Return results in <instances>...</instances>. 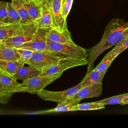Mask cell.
Wrapping results in <instances>:
<instances>
[{
    "instance_id": "obj_27",
    "label": "cell",
    "mask_w": 128,
    "mask_h": 128,
    "mask_svg": "<svg viewBox=\"0 0 128 128\" xmlns=\"http://www.w3.org/2000/svg\"><path fill=\"white\" fill-rule=\"evenodd\" d=\"M128 48V38L120 42L115 46L114 48L112 49L116 57L122 52Z\"/></svg>"
},
{
    "instance_id": "obj_3",
    "label": "cell",
    "mask_w": 128,
    "mask_h": 128,
    "mask_svg": "<svg viewBox=\"0 0 128 128\" xmlns=\"http://www.w3.org/2000/svg\"><path fill=\"white\" fill-rule=\"evenodd\" d=\"M87 64L86 58L63 56L56 64L44 68L40 76H56L62 74L66 70Z\"/></svg>"
},
{
    "instance_id": "obj_23",
    "label": "cell",
    "mask_w": 128,
    "mask_h": 128,
    "mask_svg": "<svg viewBox=\"0 0 128 128\" xmlns=\"http://www.w3.org/2000/svg\"><path fill=\"white\" fill-rule=\"evenodd\" d=\"M104 108L105 105L96 101L94 102L78 104L74 106L73 110L74 111L90 110L103 109Z\"/></svg>"
},
{
    "instance_id": "obj_22",
    "label": "cell",
    "mask_w": 128,
    "mask_h": 128,
    "mask_svg": "<svg viewBox=\"0 0 128 128\" xmlns=\"http://www.w3.org/2000/svg\"><path fill=\"white\" fill-rule=\"evenodd\" d=\"M116 58V56L112 50L106 54L102 61L95 68L100 72L106 74L112 63Z\"/></svg>"
},
{
    "instance_id": "obj_6",
    "label": "cell",
    "mask_w": 128,
    "mask_h": 128,
    "mask_svg": "<svg viewBox=\"0 0 128 128\" xmlns=\"http://www.w3.org/2000/svg\"><path fill=\"white\" fill-rule=\"evenodd\" d=\"M52 20V28L60 32L70 34L68 30L66 20L62 14V0H46Z\"/></svg>"
},
{
    "instance_id": "obj_24",
    "label": "cell",
    "mask_w": 128,
    "mask_h": 128,
    "mask_svg": "<svg viewBox=\"0 0 128 128\" xmlns=\"http://www.w3.org/2000/svg\"><path fill=\"white\" fill-rule=\"evenodd\" d=\"M2 22L6 24H20V18L16 10L11 2H8V14L7 18Z\"/></svg>"
},
{
    "instance_id": "obj_11",
    "label": "cell",
    "mask_w": 128,
    "mask_h": 128,
    "mask_svg": "<svg viewBox=\"0 0 128 128\" xmlns=\"http://www.w3.org/2000/svg\"><path fill=\"white\" fill-rule=\"evenodd\" d=\"M11 74L0 70V94H14V91L20 84Z\"/></svg>"
},
{
    "instance_id": "obj_4",
    "label": "cell",
    "mask_w": 128,
    "mask_h": 128,
    "mask_svg": "<svg viewBox=\"0 0 128 128\" xmlns=\"http://www.w3.org/2000/svg\"><path fill=\"white\" fill-rule=\"evenodd\" d=\"M47 46L52 52L61 56L70 57L86 58L87 50L82 48L76 44H65L53 42L48 38Z\"/></svg>"
},
{
    "instance_id": "obj_10",
    "label": "cell",
    "mask_w": 128,
    "mask_h": 128,
    "mask_svg": "<svg viewBox=\"0 0 128 128\" xmlns=\"http://www.w3.org/2000/svg\"><path fill=\"white\" fill-rule=\"evenodd\" d=\"M102 84H94L80 88L74 94L69 98V100H79L82 99L98 97L102 93Z\"/></svg>"
},
{
    "instance_id": "obj_16",
    "label": "cell",
    "mask_w": 128,
    "mask_h": 128,
    "mask_svg": "<svg viewBox=\"0 0 128 128\" xmlns=\"http://www.w3.org/2000/svg\"><path fill=\"white\" fill-rule=\"evenodd\" d=\"M80 102V101L79 100H67L66 101L60 104H58L57 106L54 108L47 110L36 112H32V114H46L54 112H62L74 111V106L79 104Z\"/></svg>"
},
{
    "instance_id": "obj_18",
    "label": "cell",
    "mask_w": 128,
    "mask_h": 128,
    "mask_svg": "<svg viewBox=\"0 0 128 128\" xmlns=\"http://www.w3.org/2000/svg\"><path fill=\"white\" fill-rule=\"evenodd\" d=\"M48 38L53 42L58 43L65 44H74L72 40L71 34H68L64 32H60L52 28L48 32Z\"/></svg>"
},
{
    "instance_id": "obj_32",
    "label": "cell",
    "mask_w": 128,
    "mask_h": 128,
    "mask_svg": "<svg viewBox=\"0 0 128 128\" xmlns=\"http://www.w3.org/2000/svg\"><path fill=\"white\" fill-rule=\"evenodd\" d=\"M35 0V1H38V2H41L43 0Z\"/></svg>"
},
{
    "instance_id": "obj_25",
    "label": "cell",
    "mask_w": 128,
    "mask_h": 128,
    "mask_svg": "<svg viewBox=\"0 0 128 128\" xmlns=\"http://www.w3.org/2000/svg\"><path fill=\"white\" fill-rule=\"evenodd\" d=\"M16 48L20 56V59L18 60V61L23 65L26 64L28 61L31 58L34 51L24 48Z\"/></svg>"
},
{
    "instance_id": "obj_26",
    "label": "cell",
    "mask_w": 128,
    "mask_h": 128,
    "mask_svg": "<svg viewBox=\"0 0 128 128\" xmlns=\"http://www.w3.org/2000/svg\"><path fill=\"white\" fill-rule=\"evenodd\" d=\"M127 94H121L118 96H113L112 97H110L108 98H106L102 100H98L97 102H100L104 105L108 104H121V102L124 98V97Z\"/></svg>"
},
{
    "instance_id": "obj_5",
    "label": "cell",
    "mask_w": 128,
    "mask_h": 128,
    "mask_svg": "<svg viewBox=\"0 0 128 128\" xmlns=\"http://www.w3.org/2000/svg\"><path fill=\"white\" fill-rule=\"evenodd\" d=\"M62 57V56L54 52L34 51L26 64L42 71L46 68L56 64Z\"/></svg>"
},
{
    "instance_id": "obj_14",
    "label": "cell",
    "mask_w": 128,
    "mask_h": 128,
    "mask_svg": "<svg viewBox=\"0 0 128 128\" xmlns=\"http://www.w3.org/2000/svg\"><path fill=\"white\" fill-rule=\"evenodd\" d=\"M41 73V70L28 65V66H22L20 68L14 76L17 80H20L23 82L28 79L39 76Z\"/></svg>"
},
{
    "instance_id": "obj_20",
    "label": "cell",
    "mask_w": 128,
    "mask_h": 128,
    "mask_svg": "<svg viewBox=\"0 0 128 128\" xmlns=\"http://www.w3.org/2000/svg\"><path fill=\"white\" fill-rule=\"evenodd\" d=\"M11 2L16 10L20 18V24H26L34 22L28 12L20 0H11Z\"/></svg>"
},
{
    "instance_id": "obj_17",
    "label": "cell",
    "mask_w": 128,
    "mask_h": 128,
    "mask_svg": "<svg viewBox=\"0 0 128 128\" xmlns=\"http://www.w3.org/2000/svg\"><path fill=\"white\" fill-rule=\"evenodd\" d=\"M26 8L28 14L34 22L36 21L41 15L40 2L31 0H20Z\"/></svg>"
},
{
    "instance_id": "obj_31",
    "label": "cell",
    "mask_w": 128,
    "mask_h": 128,
    "mask_svg": "<svg viewBox=\"0 0 128 128\" xmlns=\"http://www.w3.org/2000/svg\"><path fill=\"white\" fill-rule=\"evenodd\" d=\"M128 104V93H127V94L124 97L120 104Z\"/></svg>"
},
{
    "instance_id": "obj_15",
    "label": "cell",
    "mask_w": 128,
    "mask_h": 128,
    "mask_svg": "<svg viewBox=\"0 0 128 128\" xmlns=\"http://www.w3.org/2000/svg\"><path fill=\"white\" fill-rule=\"evenodd\" d=\"M104 74V73L100 72L96 68H93L89 72L86 73V76L80 82L82 88L94 84H102Z\"/></svg>"
},
{
    "instance_id": "obj_29",
    "label": "cell",
    "mask_w": 128,
    "mask_h": 128,
    "mask_svg": "<svg viewBox=\"0 0 128 128\" xmlns=\"http://www.w3.org/2000/svg\"><path fill=\"white\" fill-rule=\"evenodd\" d=\"M8 2L6 1L0 2V22H4L7 18Z\"/></svg>"
},
{
    "instance_id": "obj_7",
    "label": "cell",
    "mask_w": 128,
    "mask_h": 128,
    "mask_svg": "<svg viewBox=\"0 0 128 128\" xmlns=\"http://www.w3.org/2000/svg\"><path fill=\"white\" fill-rule=\"evenodd\" d=\"M38 28L34 22L21 24L20 27L19 33L17 36L10 38L2 42L8 46L18 48L24 44L30 41Z\"/></svg>"
},
{
    "instance_id": "obj_12",
    "label": "cell",
    "mask_w": 128,
    "mask_h": 128,
    "mask_svg": "<svg viewBox=\"0 0 128 128\" xmlns=\"http://www.w3.org/2000/svg\"><path fill=\"white\" fill-rule=\"evenodd\" d=\"M41 15L34 22L38 28H52V20L46 0L40 2Z\"/></svg>"
},
{
    "instance_id": "obj_21",
    "label": "cell",
    "mask_w": 128,
    "mask_h": 128,
    "mask_svg": "<svg viewBox=\"0 0 128 128\" xmlns=\"http://www.w3.org/2000/svg\"><path fill=\"white\" fill-rule=\"evenodd\" d=\"M24 66L18 60L6 61L0 60V70L12 76H14L18 70Z\"/></svg>"
},
{
    "instance_id": "obj_13",
    "label": "cell",
    "mask_w": 128,
    "mask_h": 128,
    "mask_svg": "<svg viewBox=\"0 0 128 128\" xmlns=\"http://www.w3.org/2000/svg\"><path fill=\"white\" fill-rule=\"evenodd\" d=\"M20 59L16 48L6 46L3 42L0 41V60L18 61Z\"/></svg>"
},
{
    "instance_id": "obj_8",
    "label": "cell",
    "mask_w": 128,
    "mask_h": 128,
    "mask_svg": "<svg viewBox=\"0 0 128 128\" xmlns=\"http://www.w3.org/2000/svg\"><path fill=\"white\" fill-rule=\"evenodd\" d=\"M50 29L51 28H38L32 39L18 48L28 49L34 51L52 52L48 48L47 46L48 36Z\"/></svg>"
},
{
    "instance_id": "obj_9",
    "label": "cell",
    "mask_w": 128,
    "mask_h": 128,
    "mask_svg": "<svg viewBox=\"0 0 128 128\" xmlns=\"http://www.w3.org/2000/svg\"><path fill=\"white\" fill-rule=\"evenodd\" d=\"M80 88L82 86L80 82L72 88L60 92L50 91L44 88L37 95L44 100L54 102L58 104L66 101L69 98L77 92Z\"/></svg>"
},
{
    "instance_id": "obj_19",
    "label": "cell",
    "mask_w": 128,
    "mask_h": 128,
    "mask_svg": "<svg viewBox=\"0 0 128 128\" xmlns=\"http://www.w3.org/2000/svg\"><path fill=\"white\" fill-rule=\"evenodd\" d=\"M20 24H6L0 22V41L4 40L15 35Z\"/></svg>"
},
{
    "instance_id": "obj_30",
    "label": "cell",
    "mask_w": 128,
    "mask_h": 128,
    "mask_svg": "<svg viewBox=\"0 0 128 128\" xmlns=\"http://www.w3.org/2000/svg\"><path fill=\"white\" fill-rule=\"evenodd\" d=\"M12 94H0V102L3 104H7Z\"/></svg>"
},
{
    "instance_id": "obj_2",
    "label": "cell",
    "mask_w": 128,
    "mask_h": 128,
    "mask_svg": "<svg viewBox=\"0 0 128 128\" xmlns=\"http://www.w3.org/2000/svg\"><path fill=\"white\" fill-rule=\"evenodd\" d=\"M62 74L56 76H39L20 83L14 90V92H24L31 94H38L46 86L60 78Z\"/></svg>"
},
{
    "instance_id": "obj_28",
    "label": "cell",
    "mask_w": 128,
    "mask_h": 128,
    "mask_svg": "<svg viewBox=\"0 0 128 128\" xmlns=\"http://www.w3.org/2000/svg\"><path fill=\"white\" fill-rule=\"evenodd\" d=\"M74 0H62V9L64 18L66 20L71 10Z\"/></svg>"
},
{
    "instance_id": "obj_1",
    "label": "cell",
    "mask_w": 128,
    "mask_h": 128,
    "mask_svg": "<svg viewBox=\"0 0 128 128\" xmlns=\"http://www.w3.org/2000/svg\"><path fill=\"white\" fill-rule=\"evenodd\" d=\"M128 38V21L118 18L112 19L106 27L100 41L87 50V73L94 68L96 59L106 50Z\"/></svg>"
}]
</instances>
